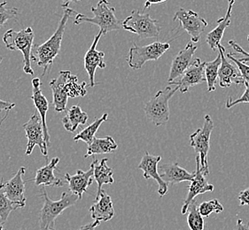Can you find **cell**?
<instances>
[{"mask_svg": "<svg viewBox=\"0 0 249 230\" xmlns=\"http://www.w3.org/2000/svg\"><path fill=\"white\" fill-rule=\"evenodd\" d=\"M62 8L64 11L63 16L60 19L54 34L44 44L33 45L32 47L31 61L36 62L39 67H43L44 71L42 76H45V74L51 70L56 57L60 54L67 23L71 16L77 14L75 10L70 8V6H62Z\"/></svg>", "mask_w": 249, "mask_h": 230, "instance_id": "cell-1", "label": "cell"}, {"mask_svg": "<svg viewBox=\"0 0 249 230\" xmlns=\"http://www.w3.org/2000/svg\"><path fill=\"white\" fill-rule=\"evenodd\" d=\"M93 17H87L82 14L75 15V25L82 23H90L100 27V31L103 35H107L111 31L124 30L122 20H119L115 16V8L111 6L108 0H100L97 6L90 7Z\"/></svg>", "mask_w": 249, "mask_h": 230, "instance_id": "cell-2", "label": "cell"}, {"mask_svg": "<svg viewBox=\"0 0 249 230\" xmlns=\"http://www.w3.org/2000/svg\"><path fill=\"white\" fill-rule=\"evenodd\" d=\"M43 191L44 205L40 211L39 229L40 230H55V220L62 213L75 205L79 197L73 193L63 192L60 199L53 201L45 191V188Z\"/></svg>", "mask_w": 249, "mask_h": 230, "instance_id": "cell-3", "label": "cell"}, {"mask_svg": "<svg viewBox=\"0 0 249 230\" xmlns=\"http://www.w3.org/2000/svg\"><path fill=\"white\" fill-rule=\"evenodd\" d=\"M35 34L32 28L15 31L7 30L3 36V42L5 47L10 50H19L23 55V71L27 75H34V71L31 67V53L34 45Z\"/></svg>", "mask_w": 249, "mask_h": 230, "instance_id": "cell-4", "label": "cell"}, {"mask_svg": "<svg viewBox=\"0 0 249 230\" xmlns=\"http://www.w3.org/2000/svg\"><path fill=\"white\" fill-rule=\"evenodd\" d=\"M178 90V88L177 86L175 88L167 86L164 90H159L156 95L145 103L144 107L145 115L156 127L164 125L170 120L169 102Z\"/></svg>", "mask_w": 249, "mask_h": 230, "instance_id": "cell-5", "label": "cell"}, {"mask_svg": "<svg viewBox=\"0 0 249 230\" xmlns=\"http://www.w3.org/2000/svg\"><path fill=\"white\" fill-rule=\"evenodd\" d=\"M123 29L140 36V40L147 38H156L160 35L161 25L159 20L151 18L149 14L133 10L130 16L122 21Z\"/></svg>", "mask_w": 249, "mask_h": 230, "instance_id": "cell-6", "label": "cell"}, {"mask_svg": "<svg viewBox=\"0 0 249 230\" xmlns=\"http://www.w3.org/2000/svg\"><path fill=\"white\" fill-rule=\"evenodd\" d=\"M170 48V44L163 42H155L144 46H140L134 43L126 60L130 68L139 70L147 61L159 60Z\"/></svg>", "mask_w": 249, "mask_h": 230, "instance_id": "cell-7", "label": "cell"}, {"mask_svg": "<svg viewBox=\"0 0 249 230\" xmlns=\"http://www.w3.org/2000/svg\"><path fill=\"white\" fill-rule=\"evenodd\" d=\"M214 130V122L210 115H206L204 123L190 135V144L199 156V165L201 167H209L208 155L210 149V137Z\"/></svg>", "mask_w": 249, "mask_h": 230, "instance_id": "cell-8", "label": "cell"}, {"mask_svg": "<svg viewBox=\"0 0 249 230\" xmlns=\"http://www.w3.org/2000/svg\"><path fill=\"white\" fill-rule=\"evenodd\" d=\"M210 174L209 167H201L199 165V156H196V170L195 172L194 180L190 181L188 187V193L186 196V198L184 199V205L181 209V214H187V210L192 201L195 199L197 196L200 194H204L207 192H212L214 190V185L210 184L207 180V176Z\"/></svg>", "mask_w": 249, "mask_h": 230, "instance_id": "cell-9", "label": "cell"}, {"mask_svg": "<svg viewBox=\"0 0 249 230\" xmlns=\"http://www.w3.org/2000/svg\"><path fill=\"white\" fill-rule=\"evenodd\" d=\"M173 20L179 22L180 27L188 33L191 41L195 44L199 42L201 34L209 24L198 13L193 10H185L184 8L178 10Z\"/></svg>", "mask_w": 249, "mask_h": 230, "instance_id": "cell-10", "label": "cell"}, {"mask_svg": "<svg viewBox=\"0 0 249 230\" xmlns=\"http://www.w3.org/2000/svg\"><path fill=\"white\" fill-rule=\"evenodd\" d=\"M26 136L28 138V145L26 149V155L30 156L34 150L36 145L39 146L40 150L46 160L48 159V147L45 143L42 120L38 113L31 115L30 120L23 125Z\"/></svg>", "mask_w": 249, "mask_h": 230, "instance_id": "cell-11", "label": "cell"}, {"mask_svg": "<svg viewBox=\"0 0 249 230\" xmlns=\"http://www.w3.org/2000/svg\"><path fill=\"white\" fill-rule=\"evenodd\" d=\"M205 82L204 62L197 58L179 77L168 83L170 86H177L181 93H186L190 88L199 85Z\"/></svg>", "mask_w": 249, "mask_h": 230, "instance_id": "cell-12", "label": "cell"}, {"mask_svg": "<svg viewBox=\"0 0 249 230\" xmlns=\"http://www.w3.org/2000/svg\"><path fill=\"white\" fill-rule=\"evenodd\" d=\"M70 70L60 71L58 76L51 81L49 85L53 92V105L56 112L61 113L67 109L69 99V80L71 76Z\"/></svg>", "mask_w": 249, "mask_h": 230, "instance_id": "cell-13", "label": "cell"}, {"mask_svg": "<svg viewBox=\"0 0 249 230\" xmlns=\"http://www.w3.org/2000/svg\"><path fill=\"white\" fill-rule=\"evenodd\" d=\"M103 35L100 31L98 35H95L94 40L90 46V48L85 53L84 63H85V69L87 72V75L90 80V84L88 86L94 87L97 85L95 82V74L96 70L99 67L100 69H104L107 66L105 61V53L103 51H100L97 49L98 44L100 42V37Z\"/></svg>", "mask_w": 249, "mask_h": 230, "instance_id": "cell-14", "label": "cell"}, {"mask_svg": "<svg viewBox=\"0 0 249 230\" xmlns=\"http://www.w3.org/2000/svg\"><path fill=\"white\" fill-rule=\"evenodd\" d=\"M221 56V64L218 70V79L221 88H229L232 84L244 85V80L234 63H230L225 56V48L223 45L217 46Z\"/></svg>", "mask_w": 249, "mask_h": 230, "instance_id": "cell-15", "label": "cell"}, {"mask_svg": "<svg viewBox=\"0 0 249 230\" xmlns=\"http://www.w3.org/2000/svg\"><path fill=\"white\" fill-rule=\"evenodd\" d=\"M161 160V156L151 155L149 152L145 151L142 160L140 161L138 168L143 171V176L144 179H154L158 183V194L160 197H163L167 194L169 190V185L161 179L158 172V164Z\"/></svg>", "mask_w": 249, "mask_h": 230, "instance_id": "cell-16", "label": "cell"}, {"mask_svg": "<svg viewBox=\"0 0 249 230\" xmlns=\"http://www.w3.org/2000/svg\"><path fill=\"white\" fill-rule=\"evenodd\" d=\"M25 173L26 167L21 166L11 180L5 183L3 181V190L5 196L9 200L18 205L19 208H22L26 205L25 181H23Z\"/></svg>", "mask_w": 249, "mask_h": 230, "instance_id": "cell-17", "label": "cell"}, {"mask_svg": "<svg viewBox=\"0 0 249 230\" xmlns=\"http://www.w3.org/2000/svg\"><path fill=\"white\" fill-rule=\"evenodd\" d=\"M32 83V100L34 103L37 113L39 114L40 118L42 120V124H43V130H44V136H45V141L47 145V147H49L51 145L50 143V135H49V131L46 124V115L47 112L49 109V103L46 99L45 96L42 93V90L40 88V86L42 84L40 78H33L31 81Z\"/></svg>", "mask_w": 249, "mask_h": 230, "instance_id": "cell-18", "label": "cell"}, {"mask_svg": "<svg viewBox=\"0 0 249 230\" xmlns=\"http://www.w3.org/2000/svg\"><path fill=\"white\" fill-rule=\"evenodd\" d=\"M197 49L198 46L195 45V43H193L192 41H190L184 49L180 50L178 55L175 57L174 60H172L168 82L179 77L189 67Z\"/></svg>", "mask_w": 249, "mask_h": 230, "instance_id": "cell-19", "label": "cell"}, {"mask_svg": "<svg viewBox=\"0 0 249 230\" xmlns=\"http://www.w3.org/2000/svg\"><path fill=\"white\" fill-rule=\"evenodd\" d=\"M64 179L69 183L70 192L81 199L87 191L88 187L93 182V166L90 164V169L86 172L78 169L74 175L67 173L64 175Z\"/></svg>", "mask_w": 249, "mask_h": 230, "instance_id": "cell-20", "label": "cell"}, {"mask_svg": "<svg viewBox=\"0 0 249 230\" xmlns=\"http://www.w3.org/2000/svg\"><path fill=\"white\" fill-rule=\"evenodd\" d=\"M90 216L94 220L108 221L115 216L113 202L105 190H101L90 208Z\"/></svg>", "mask_w": 249, "mask_h": 230, "instance_id": "cell-21", "label": "cell"}, {"mask_svg": "<svg viewBox=\"0 0 249 230\" xmlns=\"http://www.w3.org/2000/svg\"><path fill=\"white\" fill-rule=\"evenodd\" d=\"M161 170L160 177L168 185L178 184L184 181H192L195 177V173H189L178 163L164 164L160 166Z\"/></svg>", "mask_w": 249, "mask_h": 230, "instance_id": "cell-22", "label": "cell"}, {"mask_svg": "<svg viewBox=\"0 0 249 230\" xmlns=\"http://www.w3.org/2000/svg\"><path fill=\"white\" fill-rule=\"evenodd\" d=\"M234 4L235 0H228V9L226 12V15L223 18L217 20L216 27L207 35L206 42L210 45V49L213 51L217 50V46L221 45L220 43L224 36V31L231 25V12Z\"/></svg>", "mask_w": 249, "mask_h": 230, "instance_id": "cell-23", "label": "cell"}, {"mask_svg": "<svg viewBox=\"0 0 249 230\" xmlns=\"http://www.w3.org/2000/svg\"><path fill=\"white\" fill-rule=\"evenodd\" d=\"M60 163V158H53L50 163L41 167L36 171L35 177L36 186H52V187H62L64 181L54 175L57 170V165Z\"/></svg>", "mask_w": 249, "mask_h": 230, "instance_id": "cell-24", "label": "cell"}, {"mask_svg": "<svg viewBox=\"0 0 249 230\" xmlns=\"http://www.w3.org/2000/svg\"><path fill=\"white\" fill-rule=\"evenodd\" d=\"M108 160L104 158L99 162L98 160H93L91 162V165L93 166V177L98 183V190H97V196L100 195L102 186L104 184H113L115 182L114 180V170L113 168L107 165Z\"/></svg>", "mask_w": 249, "mask_h": 230, "instance_id": "cell-25", "label": "cell"}, {"mask_svg": "<svg viewBox=\"0 0 249 230\" xmlns=\"http://www.w3.org/2000/svg\"><path fill=\"white\" fill-rule=\"evenodd\" d=\"M117 148L118 145L112 136L107 135L103 138L94 137L92 142L88 145V149L87 152L85 153V158L93 155L112 153L117 150Z\"/></svg>", "mask_w": 249, "mask_h": 230, "instance_id": "cell-26", "label": "cell"}, {"mask_svg": "<svg viewBox=\"0 0 249 230\" xmlns=\"http://www.w3.org/2000/svg\"><path fill=\"white\" fill-rule=\"evenodd\" d=\"M89 116L81 109L79 105L71 106L67 115L62 119V124L65 130L70 132H75L80 125H85L87 122Z\"/></svg>", "mask_w": 249, "mask_h": 230, "instance_id": "cell-27", "label": "cell"}, {"mask_svg": "<svg viewBox=\"0 0 249 230\" xmlns=\"http://www.w3.org/2000/svg\"><path fill=\"white\" fill-rule=\"evenodd\" d=\"M220 64H221V56L219 53L214 60L204 62L205 78L207 82L209 92H213L215 90V83L218 78Z\"/></svg>", "mask_w": 249, "mask_h": 230, "instance_id": "cell-28", "label": "cell"}, {"mask_svg": "<svg viewBox=\"0 0 249 230\" xmlns=\"http://www.w3.org/2000/svg\"><path fill=\"white\" fill-rule=\"evenodd\" d=\"M107 117H108L107 114H103V115L100 118L96 119L90 126H88L87 128H85V130L80 131L77 135H75V137H74V141L75 142L83 141V142H85V144H87L88 145H90V143L93 140L95 134L100 129L101 124L107 120Z\"/></svg>", "mask_w": 249, "mask_h": 230, "instance_id": "cell-29", "label": "cell"}, {"mask_svg": "<svg viewBox=\"0 0 249 230\" xmlns=\"http://www.w3.org/2000/svg\"><path fill=\"white\" fill-rule=\"evenodd\" d=\"M187 224L191 230H204V220L198 210V204L196 200L192 201L188 207Z\"/></svg>", "mask_w": 249, "mask_h": 230, "instance_id": "cell-30", "label": "cell"}, {"mask_svg": "<svg viewBox=\"0 0 249 230\" xmlns=\"http://www.w3.org/2000/svg\"><path fill=\"white\" fill-rule=\"evenodd\" d=\"M19 206L7 198L3 190V179L0 182V223L5 224L11 213L17 210Z\"/></svg>", "mask_w": 249, "mask_h": 230, "instance_id": "cell-31", "label": "cell"}, {"mask_svg": "<svg viewBox=\"0 0 249 230\" xmlns=\"http://www.w3.org/2000/svg\"><path fill=\"white\" fill-rule=\"evenodd\" d=\"M198 210L202 217H209L211 214H221L224 211V206L218 199L203 202L198 205Z\"/></svg>", "mask_w": 249, "mask_h": 230, "instance_id": "cell-32", "label": "cell"}, {"mask_svg": "<svg viewBox=\"0 0 249 230\" xmlns=\"http://www.w3.org/2000/svg\"><path fill=\"white\" fill-rule=\"evenodd\" d=\"M7 1H3L0 3V29L5 26L9 20H16L18 15V9L16 7L8 8Z\"/></svg>", "mask_w": 249, "mask_h": 230, "instance_id": "cell-33", "label": "cell"}, {"mask_svg": "<svg viewBox=\"0 0 249 230\" xmlns=\"http://www.w3.org/2000/svg\"><path fill=\"white\" fill-rule=\"evenodd\" d=\"M225 56L229 60H231L235 65L238 66L239 72H240V74L242 75V78L244 80V83L245 82H249V66L247 65L246 63L239 61L238 60V58L234 54H232V53H228V54H226Z\"/></svg>", "mask_w": 249, "mask_h": 230, "instance_id": "cell-34", "label": "cell"}, {"mask_svg": "<svg viewBox=\"0 0 249 230\" xmlns=\"http://www.w3.org/2000/svg\"><path fill=\"white\" fill-rule=\"evenodd\" d=\"M244 85L246 86L243 95L241 96L239 99L232 100L231 98H229L226 102V108L230 109L233 107L234 105L242 104V103H249V82H245Z\"/></svg>", "mask_w": 249, "mask_h": 230, "instance_id": "cell-35", "label": "cell"}, {"mask_svg": "<svg viewBox=\"0 0 249 230\" xmlns=\"http://www.w3.org/2000/svg\"><path fill=\"white\" fill-rule=\"evenodd\" d=\"M248 41H249V35H248ZM229 45L231 47V48H232V49H233V50H235V51H236V52L240 53V54L242 55L240 58H238V60H239V61H241V62H243V63H246V64L249 63V52H247L246 50H244L243 48H241V47H240V46H239L236 42H234V41H229Z\"/></svg>", "mask_w": 249, "mask_h": 230, "instance_id": "cell-36", "label": "cell"}, {"mask_svg": "<svg viewBox=\"0 0 249 230\" xmlns=\"http://www.w3.org/2000/svg\"><path fill=\"white\" fill-rule=\"evenodd\" d=\"M238 199L240 202V205H249V187L248 189L240 191Z\"/></svg>", "mask_w": 249, "mask_h": 230, "instance_id": "cell-37", "label": "cell"}, {"mask_svg": "<svg viewBox=\"0 0 249 230\" xmlns=\"http://www.w3.org/2000/svg\"><path fill=\"white\" fill-rule=\"evenodd\" d=\"M15 103H12V102H9V101H5L0 99V113H3V112L8 113V112L12 110L13 108H15Z\"/></svg>", "mask_w": 249, "mask_h": 230, "instance_id": "cell-38", "label": "cell"}, {"mask_svg": "<svg viewBox=\"0 0 249 230\" xmlns=\"http://www.w3.org/2000/svg\"><path fill=\"white\" fill-rule=\"evenodd\" d=\"M100 225V221L94 220L93 222L88 223L86 225L82 226L78 230H95V229Z\"/></svg>", "mask_w": 249, "mask_h": 230, "instance_id": "cell-39", "label": "cell"}, {"mask_svg": "<svg viewBox=\"0 0 249 230\" xmlns=\"http://www.w3.org/2000/svg\"><path fill=\"white\" fill-rule=\"evenodd\" d=\"M234 230H249V221L248 223H244L242 220H237Z\"/></svg>", "mask_w": 249, "mask_h": 230, "instance_id": "cell-40", "label": "cell"}, {"mask_svg": "<svg viewBox=\"0 0 249 230\" xmlns=\"http://www.w3.org/2000/svg\"><path fill=\"white\" fill-rule=\"evenodd\" d=\"M168 0H145V3H144V9H148L151 7V5H155V4H160V3H163L166 2Z\"/></svg>", "mask_w": 249, "mask_h": 230, "instance_id": "cell-41", "label": "cell"}, {"mask_svg": "<svg viewBox=\"0 0 249 230\" xmlns=\"http://www.w3.org/2000/svg\"><path fill=\"white\" fill-rule=\"evenodd\" d=\"M62 1H63L62 6H70V3H78L83 0H62Z\"/></svg>", "mask_w": 249, "mask_h": 230, "instance_id": "cell-42", "label": "cell"}, {"mask_svg": "<svg viewBox=\"0 0 249 230\" xmlns=\"http://www.w3.org/2000/svg\"><path fill=\"white\" fill-rule=\"evenodd\" d=\"M0 230H6L5 228H4L3 224H1V223H0Z\"/></svg>", "mask_w": 249, "mask_h": 230, "instance_id": "cell-43", "label": "cell"}, {"mask_svg": "<svg viewBox=\"0 0 249 230\" xmlns=\"http://www.w3.org/2000/svg\"><path fill=\"white\" fill-rule=\"evenodd\" d=\"M1 62H2V58L0 57V63H1Z\"/></svg>", "mask_w": 249, "mask_h": 230, "instance_id": "cell-44", "label": "cell"}]
</instances>
